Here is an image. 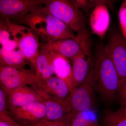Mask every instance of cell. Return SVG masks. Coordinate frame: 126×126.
<instances>
[{
  "label": "cell",
  "instance_id": "6da1fadb",
  "mask_svg": "<svg viewBox=\"0 0 126 126\" xmlns=\"http://www.w3.org/2000/svg\"><path fill=\"white\" fill-rule=\"evenodd\" d=\"M89 77L94 92L105 102L112 103L117 97L120 80L106 46L98 50Z\"/></svg>",
  "mask_w": 126,
  "mask_h": 126
},
{
  "label": "cell",
  "instance_id": "7a4b0ae2",
  "mask_svg": "<svg viewBox=\"0 0 126 126\" xmlns=\"http://www.w3.org/2000/svg\"><path fill=\"white\" fill-rule=\"evenodd\" d=\"M19 22L31 29L44 44L61 39L78 38L67 25L44 7L39 8Z\"/></svg>",
  "mask_w": 126,
  "mask_h": 126
},
{
  "label": "cell",
  "instance_id": "3957f363",
  "mask_svg": "<svg viewBox=\"0 0 126 126\" xmlns=\"http://www.w3.org/2000/svg\"><path fill=\"white\" fill-rule=\"evenodd\" d=\"M44 8L76 32L77 35L88 33L85 16L72 1L46 0Z\"/></svg>",
  "mask_w": 126,
  "mask_h": 126
},
{
  "label": "cell",
  "instance_id": "277c9868",
  "mask_svg": "<svg viewBox=\"0 0 126 126\" xmlns=\"http://www.w3.org/2000/svg\"><path fill=\"white\" fill-rule=\"evenodd\" d=\"M16 41L18 48L25 58L34 67L39 55L38 36L31 29L22 25L14 24L8 20H1Z\"/></svg>",
  "mask_w": 126,
  "mask_h": 126
},
{
  "label": "cell",
  "instance_id": "5b68a950",
  "mask_svg": "<svg viewBox=\"0 0 126 126\" xmlns=\"http://www.w3.org/2000/svg\"><path fill=\"white\" fill-rule=\"evenodd\" d=\"M76 36L77 39H61L45 44L52 51L67 58L70 61L79 55H91L89 35Z\"/></svg>",
  "mask_w": 126,
  "mask_h": 126
},
{
  "label": "cell",
  "instance_id": "8992f818",
  "mask_svg": "<svg viewBox=\"0 0 126 126\" xmlns=\"http://www.w3.org/2000/svg\"><path fill=\"white\" fill-rule=\"evenodd\" d=\"M36 74L29 70L0 65L1 89L6 94L12 90L36 82Z\"/></svg>",
  "mask_w": 126,
  "mask_h": 126
},
{
  "label": "cell",
  "instance_id": "52a82bcc",
  "mask_svg": "<svg viewBox=\"0 0 126 126\" xmlns=\"http://www.w3.org/2000/svg\"><path fill=\"white\" fill-rule=\"evenodd\" d=\"M46 0H0L1 20L18 22L45 5Z\"/></svg>",
  "mask_w": 126,
  "mask_h": 126
},
{
  "label": "cell",
  "instance_id": "ba28073f",
  "mask_svg": "<svg viewBox=\"0 0 126 126\" xmlns=\"http://www.w3.org/2000/svg\"><path fill=\"white\" fill-rule=\"evenodd\" d=\"M94 92L89 76L85 82L75 87L69 95L72 112L94 111L95 106Z\"/></svg>",
  "mask_w": 126,
  "mask_h": 126
},
{
  "label": "cell",
  "instance_id": "9c48e42d",
  "mask_svg": "<svg viewBox=\"0 0 126 126\" xmlns=\"http://www.w3.org/2000/svg\"><path fill=\"white\" fill-rule=\"evenodd\" d=\"M106 47L118 74L120 82L126 77V40L122 34L110 35Z\"/></svg>",
  "mask_w": 126,
  "mask_h": 126
},
{
  "label": "cell",
  "instance_id": "30bf717a",
  "mask_svg": "<svg viewBox=\"0 0 126 126\" xmlns=\"http://www.w3.org/2000/svg\"><path fill=\"white\" fill-rule=\"evenodd\" d=\"M12 117L22 126H31L46 119L44 104L42 102H34L28 105L9 110Z\"/></svg>",
  "mask_w": 126,
  "mask_h": 126
},
{
  "label": "cell",
  "instance_id": "8fae6325",
  "mask_svg": "<svg viewBox=\"0 0 126 126\" xmlns=\"http://www.w3.org/2000/svg\"><path fill=\"white\" fill-rule=\"evenodd\" d=\"M32 87L41 97H47L53 99H64L70 94L66 83L56 76L47 79H37Z\"/></svg>",
  "mask_w": 126,
  "mask_h": 126
},
{
  "label": "cell",
  "instance_id": "7c38bea8",
  "mask_svg": "<svg viewBox=\"0 0 126 126\" xmlns=\"http://www.w3.org/2000/svg\"><path fill=\"white\" fill-rule=\"evenodd\" d=\"M43 44L48 50L49 58L53 68L54 74L66 83L71 93L75 88L71 61L67 58L52 51L45 44Z\"/></svg>",
  "mask_w": 126,
  "mask_h": 126
},
{
  "label": "cell",
  "instance_id": "4fadbf2b",
  "mask_svg": "<svg viewBox=\"0 0 126 126\" xmlns=\"http://www.w3.org/2000/svg\"><path fill=\"white\" fill-rule=\"evenodd\" d=\"M39 101L42 102L40 96L33 88H30L27 86L17 88L7 94L9 110Z\"/></svg>",
  "mask_w": 126,
  "mask_h": 126
},
{
  "label": "cell",
  "instance_id": "5bb4252c",
  "mask_svg": "<svg viewBox=\"0 0 126 126\" xmlns=\"http://www.w3.org/2000/svg\"><path fill=\"white\" fill-rule=\"evenodd\" d=\"M109 12L105 1L94 7L90 16V23L92 33L102 39L110 24Z\"/></svg>",
  "mask_w": 126,
  "mask_h": 126
},
{
  "label": "cell",
  "instance_id": "9a60e30c",
  "mask_svg": "<svg viewBox=\"0 0 126 126\" xmlns=\"http://www.w3.org/2000/svg\"><path fill=\"white\" fill-rule=\"evenodd\" d=\"M41 97L45 106L46 120L57 121L72 112L69 96L64 99H55L47 97Z\"/></svg>",
  "mask_w": 126,
  "mask_h": 126
},
{
  "label": "cell",
  "instance_id": "2e32d148",
  "mask_svg": "<svg viewBox=\"0 0 126 126\" xmlns=\"http://www.w3.org/2000/svg\"><path fill=\"white\" fill-rule=\"evenodd\" d=\"M73 70V80L75 87L85 82L93 66L91 55H80L71 61Z\"/></svg>",
  "mask_w": 126,
  "mask_h": 126
},
{
  "label": "cell",
  "instance_id": "e0dca14e",
  "mask_svg": "<svg viewBox=\"0 0 126 126\" xmlns=\"http://www.w3.org/2000/svg\"><path fill=\"white\" fill-rule=\"evenodd\" d=\"M26 60L24 54L19 48L11 50L1 47L0 49V65L23 69Z\"/></svg>",
  "mask_w": 126,
  "mask_h": 126
},
{
  "label": "cell",
  "instance_id": "ac0fdd59",
  "mask_svg": "<svg viewBox=\"0 0 126 126\" xmlns=\"http://www.w3.org/2000/svg\"><path fill=\"white\" fill-rule=\"evenodd\" d=\"M34 67L37 79H48L54 74L53 68L49 58L48 50L44 44L39 51L38 56Z\"/></svg>",
  "mask_w": 126,
  "mask_h": 126
},
{
  "label": "cell",
  "instance_id": "d6986e66",
  "mask_svg": "<svg viewBox=\"0 0 126 126\" xmlns=\"http://www.w3.org/2000/svg\"><path fill=\"white\" fill-rule=\"evenodd\" d=\"M102 126H126V113L124 107H121L117 111H104L102 116Z\"/></svg>",
  "mask_w": 126,
  "mask_h": 126
},
{
  "label": "cell",
  "instance_id": "ffe728a7",
  "mask_svg": "<svg viewBox=\"0 0 126 126\" xmlns=\"http://www.w3.org/2000/svg\"><path fill=\"white\" fill-rule=\"evenodd\" d=\"M70 126H102L94 111L74 113Z\"/></svg>",
  "mask_w": 126,
  "mask_h": 126
},
{
  "label": "cell",
  "instance_id": "44dd1931",
  "mask_svg": "<svg viewBox=\"0 0 126 126\" xmlns=\"http://www.w3.org/2000/svg\"><path fill=\"white\" fill-rule=\"evenodd\" d=\"M7 94L0 89V121L11 126H22L17 123L7 111Z\"/></svg>",
  "mask_w": 126,
  "mask_h": 126
},
{
  "label": "cell",
  "instance_id": "7402d4cb",
  "mask_svg": "<svg viewBox=\"0 0 126 126\" xmlns=\"http://www.w3.org/2000/svg\"><path fill=\"white\" fill-rule=\"evenodd\" d=\"M0 43L1 47L11 50L16 49L18 45L16 41L13 38L10 32L2 21H0Z\"/></svg>",
  "mask_w": 126,
  "mask_h": 126
},
{
  "label": "cell",
  "instance_id": "603a6c76",
  "mask_svg": "<svg viewBox=\"0 0 126 126\" xmlns=\"http://www.w3.org/2000/svg\"><path fill=\"white\" fill-rule=\"evenodd\" d=\"M73 114V112H70L57 121H51L44 119L39 123L31 126H70Z\"/></svg>",
  "mask_w": 126,
  "mask_h": 126
},
{
  "label": "cell",
  "instance_id": "cb8c5ba5",
  "mask_svg": "<svg viewBox=\"0 0 126 126\" xmlns=\"http://www.w3.org/2000/svg\"><path fill=\"white\" fill-rule=\"evenodd\" d=\"M118 16L122 34L126 40V0L123 1L120 6Z\"/></svg>",
  "mask_w": 126,
  "mask_h": 126
},
{
  "label": "cell",
  "instance_id": "d4e9b609",
  "mask_svg": "<svg viewBox=\"0 0 126 126\" xmlns=\"http://www.w3.org/2000/svg\"><path fill=\"white\" fill-rule=\"evenodd\" d=\"M117 97L119 99L121 107H126V77L120 82Z\"/></svg>",
  "mask_w": 126,
  "mask_h": 126
},
{
  "label": "cell",
  "instance_id": "484cf974",
  "mask_svg": "<svg viewBox=\"0 0 126 126\" xmlns=\"http://www.w3.org/2000/svg\"><path fill=\"white\" fill-rule=\"evenodd\" d=\"M75 6L79 9L86 10L94 6L91 0H71Z\"/></svg>",
  "mask_w": 126,
  "mask_h": 126
},
{
  "label": "cell",
  "instance_id": "4316f807",
  "mask_svg": "<svg viewBox=\"0 0 126 126\" xmlns=\"http://www.w3.org/2000/svg\"><path fill=\"white\" fill-rule=\"evenodd\" d=\"M0 126H11L8 125V124L3 122H2L0 121Z\"/></svg>",
  "mask_w": 126,
  "mask_h": 126
},
{
  "label": "cell",
  "instance_id": "83f0119b",
  "mask_svg": "<svg viewBox=\"0 0 126 126\" xmlns=\"http://www.w3.org/2000/svg\"><path fill=\"white\" fill-rule=\"evenodd\" d=\"M124 109H125V112H126V107H124Z\"/></svg>",
  "mask_w": 126,
  "mask_h": 126
}]
</instances>
